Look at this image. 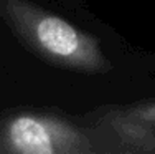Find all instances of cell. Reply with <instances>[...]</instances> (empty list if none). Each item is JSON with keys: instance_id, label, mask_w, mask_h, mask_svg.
I'll list each match as a JSON object with an SVG mask.
<instances>
[{"instance_id": "obj_1", "label": "cell", "mask_w": 155, "mask_h": 154, "mask_svg": "<svg viewBox=\"0 0 155 154\" xmlns=\"http://www.w3.org/2000/svg\"><path fill=\"white\" fill-rule=\"evenodd\" d=\"M0 17L21 43L46 63L86 75H104L112 70L93 35L30 0H0Z\"/></svg>"}, {"instance_id": "obj_2", "label": "cell", "mask_w": 155, "mask_h": 154, "mask_svg": "<svg viewBox=\"0 0 155 154\" xmlns=\"http://www.w3.org/2000/svg\"><path fill=\"white\" fill-rule=\"evenodd\" d=\"M93 142L78 126L53 115L20 113L0 126V152L89 154Z\"/></svg>"}, {"instance_id": "obj_3", "label": "cell", "mask_w": 155, "mask_h": 154, "mask_svg": "<svg viewBox=\"0 0 155 154\" xmlns=\"http://www.w3.org/2000/svg\"><path fill=\"white\" fill-rule=\"evenodd\" d=\"M124 151L155 152V124L135 119L129 115H116L110 119Z\"/></svg>"}, {"instance_id": "obj_4", "label": "cell", "mask_w": 155, "mask_h": 154, "mask_svg": "<svg viewBox=\"0 0 155 154\" xmlns=\"http://www.w3.org/2000/svg\"><path fill=\"white\" fill-rule=\"evenodd\" d=\"M129 116L140 121H145V123H152L155 124V103H149V104H140L137 108L130 109L127 113Z\"/></svg>"}]
</instances>
